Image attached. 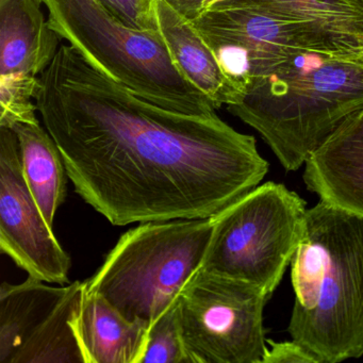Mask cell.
<instances>
[{
    "label": "cell",
    "mask_w": 363,
    "mask_h": 363,
    "mask_svg": "<svg viewBox=\"0 0 363 363\" xmlns=\"http://www.w3.org/2000/svg\"><path fill=\"white\" fill-rule=\"evenodd\" d=\"M61 40L93 67L150 103L169 111L207 116L216 104L184 78L160 30L130 28L99 0H39Z\"/></svg>",
    "instance_id": "obj_4"
},
{
    "label": "cell",
    "mask_w": 363,
    "mask_h": 363,
    "mask_svg": "<svg viewBox=\"0 0 363 363\" xmlns=\"http://www.w3.org/2000/svg\"><path fill=\"white\" fill-rule=\"evenodd\" d=\"M192 24L242 95L254 80L297 52L354 57L359 52L313 23L281 20L239 8L206 10Z\"/></svg>",
    "instance_id": "obj_8"
},
{
    "label": "cell",
    "mask_w": 363,
    "mask_h": 363,
    "mask_svg": "<svg viewBox=\"0 0 363 363\" xmlns=\"http://www.w3.org/2000/svg\"><path fill=\"white\" fill-rule=\"evenodd\" d=\"M0 250L30 277L69 282L71 258L27 184L18 137L6 127H0Z\"/></svg>",
    "instance_id": "obj_9"
},
{
    "label": "cell",
    "mask_w": 363,
    "mask_h": 363,
    "mask_svg": "<svg viewBox=\"0 0 363 363\" xmlns=\"http://www.w3.org/2000/svg\"><path fill=\"white\" fill-rule=\"evenodd\" d=\"M288 331L315 363L363 356V216L320 201L307 210L291 261Z\"/></svg>",
    "instance_id": "obj_2"
},
{
    "label": "cell",
    "mask_w": 363,
    "mask_h": 363,
    "mask_svg": "<svg viewBox=\"0 0 363 363\" xmlns=\"http://www.w3.org/2000/svg\"><path fill=\"white\" fill-rule=\"evenodd\" d=\"M347 1L363 16V0H347Z\"/></svg>",
    "instance_id": "obj_23"
},
{
    "label": "cell",
    "mask_w": 363,
    "mask_h": 363,
    "mask_svg": "<svg viewBox=\"0 0 363 363\" xmlns=\"http://www.w3.org/2000/svg\"><path fill=\"white\" fill-rule=\"evenodd\" d=\"M362 106L358 57L305 50L254 80L227 109L262 135L286 171H297Z\"/></svg>",
    "instance_id": "obj_3"
},
{
    "label": "cell",
    "mask_w": 363,
    "mask_h": 363,
    "mask_svg": "<svg viewBox=\"0 0 363 363\" xmlns=\"http://www.w3.org/2000/svg\"><path fill=\"white\" fill-rule=\"evenodd\" d=\"M86 281L69 284L65 296L18 350L11 363H86L78 320Z\"/></svg>",
    "instance_id": "obj_16"
},
{
    "label": "cell",
    "mask_w": 363,
    "mask_h": 363,
    "mask_svg": "<svg viewBox=\"0 0 363 363\" xmlns=\"http://www.w3.org/2000/svg\"><path fill=\"white\" fill-rule=\"evenodd\" d=\"M142 363H193L182 340L177 301L150 326Z\"/></svg>",
    "instance_id": "obj_19"
},
{
    "label": "cell",
    "mask_w": 363,
    "mask_h": 363,
    "mask_svg": "<svg viewBox=\"0 0 363 363\" xmlns=\"http://www.w3.org/2000/svg\"><path fill=\"white\" fill-rule=\"evenodd\" d=\"M150 328V323L128 320L101 295L86 291L78 335L86 363H142Z\"/></svg>",
    "instance_id": "obj_13"
},
{
    "label": "cell",
    "mask_w": 363,
    "mask_h": 363,
    "mask_svg": "<svg viewBox=\"0 0 363 363\" xmlns=\"http://www.w3.org/2000/svg\"><path fill=\"white\" fill-rule=\"evenodd\" d=\"M267 354L263 363H315L313 357L295 341L274 342L267 340Z\"/></svg>",
    "instance_id": "obj_21"
},
{
    "label": "cell",
    "mask_w": 363,
    "mask_h": 363,
    "mask_svg": "<svg viewBox=\"0 0 363 363\" xmlns=\"http://www.w3.org/2000/svg\"><path fill=\"white\" fill-rule=\"evenodd\" d=\"M69 286H50L28 276L20 284L4 282L0 286V363L12 358L39 328Z\"/></svg>",
    "instance_id": "obj_15"
},
{
    "label": "cell",
    "mask_w": 363,
    "mask_h": 363,
    "mask_svg": "<svg viewBox=\"0 0 363 363\" xmlns=\"http://www.w3.org/2000/svg\"><path fill=\"white\" fill-rule=\"evenodd\" d=\"M357 57H358L359 60L363 63V50H361L360 52H359V54L357 55Z\"/></svg>",
    "instance_id": "obj_24"
},
{
    "label": "cell",
    "mask_w": 363,
    "mask_h": 363,
    "mask_svg": "<svg viewBox=\"0 0 363 363\" xmlns=\"http://www.w3.org/2000/svg\"><path fill=\"white\" fill-rule=\"evenodd\" d=\"M212 230L211 218L141 223L120 238L86 281V292L152 326L201 269Z\"/></svg>",
    "instance_id": "obj_5"
},
{
    "label": "cell",
    "mask_w": 363,
    "mask_h": 363,
    "mask_svg": "<svg viewBox=\"0 0 363 363\" xmlns=\"http://www.w3.org/2000/svg\"><path fill=\"white\" fill-rule=\"evenodd\" d=\"M39 0H0V75H41L52 65L60 38Z\"/></svg>",
    "instance_id": "obj_11"
},
{
    "label": "cell",
    "mask_w": 363,
    "mask_h": 363,
    "mask_svg": "<svg viewBox=\"0 0 363 363\" xmlns=\"http://www.w3.org/2000/svg\"><path fill=\"white\" fill-rule=\"evenodd\" d=\"M157 18L159 30L184 78L207 95L218 109L238 103L242 93L192 22L180 16L165 0H157Z\"/></svg>",
    "instance_id": "obj_12"
},
{
    "label": "cell",
    "mask_w": 363,
    "mask_h": 363,
    "mask_svg": "<svg viewBox=\"0 0 363 363\" xmlns=\"http://www.w3.org/2000/svg\"><path fill=\"white\" fill-rule=\"evenodd\" d=\"M174 10L193 22L218 0H165Z\"/></svg>",
    "instance_id": "obj_22"
},
{
    "label": "cell",
    "mask_w": 363,
    "mask_h": 363,
    "mask_svg": "<svg viewBox=\"0 0 363 363\" xmlns=\"http://www.w3.org/2000/svg\"><path fill=\"white\" fill-rule=\"evenodd\" d=\"M303 182L320 201L363 216V106L308 158Z\"/></svg>",
    "instance_id": "obj_10"
},
{
    "label": "cell",
    "mask_w": 363,
    "mask_h": 363,
    "mask_svg": "<svg viewBox=\"0 0 363 363\" xmlns=\"http://www.w3.org/2000/svg\"><path fill=\"white\" fill-rule=\"evenodd\" d=\"M227 8L252 10L281 20L313 23L354 50H363V16L347 0H218L209 9Z\"/></svg>",
    "instance_id": "obj_17"
},
{
    "label": "cell",
    "mask_w": 363,
    "mask_h": 363,
    "mask_svg": "<svg viewBox=\"0 0 363 363\" xmlns=\"http://www.w3.org/2000/svg\"><path fill=\"white\" fill-rule=\"evenodd\" d=\"M40 78L27 74L0 75V127L11 129L18 123H39L33 103Z\"/></svg>",
    "instance_id": "obj_18"
},
{
    "label": "cell",
    "mask_w": 363,
    "mask_h": 363,
    "mask_svg": "<svg viewBox=\"0 0 363 363\" xmlns=\"http://www.w3.org/2000/svg\"><path fill=\"white\" fill-rule=\"evenodd\" d=\"M118 21L142 31L159 30L157 0H99Z\"/></svg>",
    "instance_id": "obj_20"
},
{
    "label": "cell",
    "mask_w": 363,
    "mask_h": 363,
    "mask_svg": "<svg viewBox=\"0 0 363 363\" xmlns=\"http://www.w3.org/2000/svg\"><path fill=\"white\" fill-rule=\"evenodd\" d=\"M271 295L199 269L177 299L180 331L193 363H263V309Z\"/></svg>",
    "instance_id": "obj_7"
},
{
    "label": "cell",
    "mask_w": 363,
    "mask_h": 363,
    "mask_svg": "<svg viewBox=\"0 0 363 363\" xmlns=\"http://www.w3.org/2000/svg\"><path fill=\"white\" fill-rule=\"evenodd\" d=\"M20 145L21 161L27 184L54 228L57 210L67 199V171L60 148L39 123H18L12 127Z\"/></svg>",
    "instance_id": "obj_14"
},
{
    "label": "cell",
    "mask_w": 363,
    "mask_h": 363,
    "mask_svg": "<svg viewBox=\"0 0 363 363\" xmlns=\"http://www.w3.org/2000/svg\"><path fill=\"white\" fill-rule=\"evenodd\" d=\"M35 104L75 192L116 226L212 218L269 172L252 135L216 112L150 103L71 45L40 75Z\"/></svg>",
    "instance_id": "obj_1"
},
{
    "label": "cell",
    "mask_w": 363,
    "mask_h": 363,
    "mask_svg": "<svg viewBox=\"0 0 363 363\" xmlns=\"http://www.w3.org/2000/svg\"><path fill=\"white\" fill-rule=\"evenodd\" d=\"M306 203L267 182L212 216L201 271L248 282L273 294L298 247Z\"/></svg>",
    "instance_id": "obj_6"
}]
</instances>
